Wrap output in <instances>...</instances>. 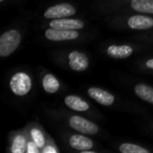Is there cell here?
Returning a JSON list of instances; mask_svg holds the SVG:
<instances>
[{"label": "cell", "mask_w": 153, "mask_h": 153, "mask_svg": "<svg viewBox=\"0 0 153 153\" xmlns=\"http://www.w3.org/2000/svg\"><path fill=\"white\" fill-rule=\"evenodd\" d=\"M21 42V35L18 30H11L3 33L0 37V56L9 57L18 48Z\"/></svg>", "instance_id": "6da1fadb"}, {"label": "cell", "mask_w": 153, "mask_h": 153, "mask_svg": "<svg viewBox=\"0 0 153 153\" xmlns=\"http://www.w3.org/2000/svg\"><path fill=\"white\" fill-rule=\"evenodd\" d=\"M10 87L14 94L23 97L27 94L32 89V79L25 72H17L12 76Z\"/></svg>", "instance_id": "7a4b0ae2"}, {"label": "cell", "mask_w": 153, "mask_h": 153, "mask_svg": "<svg viewBox=\"0 0 153 153\" xmlns=\"http://www.w3.org/2000/svg\"><path fill=\"white\" fill-rule=\"evenodd\" d=\"M69 126L76 131H79L83 134H96L99 131V127L94 122L88 121L79 115H74L68 121Z\"/></svg>", "instance_id": "3957f363"}, {"label": "cell", "mask_w": 153, "mask_h": 153, "mask_svg": "<svg viewBox=\"0 0 153 153\" xmlns=\"http://www.w3.org/2000/svg\"><path fill=\"white\" fill-rule=\"evenodd\" d=\"M76 14V9L69 3H60L51 7L45 11L44 17L46 19H59L74 16Z\"/></svg>", "instance_id": "277c9868"}, {"label": "cell", "mask_w": 153, "mask_h": 153, "mask_svg": "<svg viewBox=\"0 0 153 153\" xmlns=\"http://www.w3.org/2000/svg\"><path fill=\"white\" fill-rule=\"evenodd\" d=\"M68 64L74 71H84L89 65V60L85 53L74 51L68 55Z\"/></svg>", "instance_id": "5b68a950"}, {"label": "cell", "mask_w": 153, "mask_h": 153, "mask_svg": "<svg viewBox=\"0 0 153 153\" xmlns=\"http://www.w3.org/2000/svg\"><path fill=\"white\" fill-rule=\"evenodd\" d=\"M45 37L51 41H66L74 40L79 37V33L76 30H58V28H48L45 32Z\"/></svg>", "instance_id": "8992f818"}, {"label": "cell", "mask_w": 153, "mask_h": 153, "mask_svg": "<svg viewBox=\"0 0 153 153\" xmlns=\"http://www.w3.org/2000/svg\"><path fill=\"white\" fill-rule=\"evenodd\" d=\"M49 27L58 28V30H76L84 27V22L81 19H67V17L53 19L49 22Z\"/></svg>", "instance_id": "52a82bcc"}, {"label": "cell", "mask_w": 153, "mask_h": 153, "mask_svg": "<svg viewBox=\"0 0 153 153\" xmlns=\"http://www.w3.org/2000/svg\"><path fill=\"white\" fill-rule=\"evenodd\" d=\"M88 94L96 102H98L101 105H104V106H110L114 102V96L113 94L98 87H90L88 89Z\"/></svg>", "instance_id": "ba28073f"}, {"label": "cell", "mask_w": 153, "mask_h": 153, "mask_svg": "<svg viewBox=\"0 0 153 153\" xmlns=\"http://www.w3.org/2000/svg\"><path fill=\"white\" fill-rule=\"evenodd\" d=\"M128 26L132 30H149L153 27V19L148 16L135 15L128 19Z\"/></svg>", "instance_id": "9c48e42d"}, {"label": "cell", "mask_w": 153, "mask_h": 153, "mask_svg": "<svg viewBox=\"0 0 153 153\" xmlns=\"http://www.w3.org/2000/svg\"><path fill=\"white\" fill-rule=\"evenodd\" d=\"M69 145L71 148L79 151H87L90 150L94 146V143L87 136H84V134H74L69 138Z\"/></svg>", "instance_id": "30bf717a"}, {"label": "cell", "mask_w": 153, "mask_h": 153, "mask_svg": "<svg viewBox=\"0 0 153 153\" xmlns=\"http://www.w3.org/2000/svg\"><path fill=\"white\" fill-rule=\"evenodd\" d=\"M108 56L115 59H124L128 58L133 53V48L130 45L123 44V45H110L107 48Z\"/></svg>", "instance_id": "8fae6325"}, {"label": "cell", "mask_w": 153, "mask_h": 153, "mask_svg": "<svg viewBox=\"0 0 153 153\" xmlns=\"http://www.w3.org/2000/svg\"><path fill=\"white\" fill-rule=\"evenodd\" d=\"M66 106L69 107L70 109L76 111H86L89 109V105L87 102L83 101L81 98L76 96H67L64 100Z\"/></svg>", "instance_id": "7c38bea8"}, {"label": "cell", "mask_w": 153, "mask_h": 153, "mask_svg": "<svg viewBox=\"0 0 153 153\" xmlns=\"http://www.w3.org/2000/svg\"><path fill=\"white\" fill-rule=\"evenodd\" d=\"M134 92L143 101H146L153 105V87L147 84H137L134 87Z\"/></svg>", "instance_id": "4fadbf2b"}, {"label": "cell", "mask_w": 153, "mask_h": 153, "mask_svg": "<svg viewBox=\"0 0 153 153\" xmlns=\"http://www.w3.org/2000/svg\"><path fill=\"white\" fill-rule=\"evenodd\" d=\"M130 4L136 12L153 14V0H131Z\"/></svg>", "instance_id": "5bb4252c"}, {"label": "cell", "mask_w": 153, "mask_h": 153, "mask_svg": "<svg viewBox=\"0 0 153 153\" xmlns=\"http://www.w3.org/2000/svg\"><path fill=\"white\" fill-rule=\"evenodd\" d=\"M42 85L43 88L46 92L48 94H55L59 90L60 87V83L59 81L57 80L53 74H47L46 76L43 78V81H42Z\"/></svg>", "instance_id": "9a60e30c"}, {"label": "cell", "mask_w": 153, "mask_h": 153, "mask_svg": "<svg viewBox=\"0 0 153 153\" xmlns=\"http://www.w3.org/2000/svg\"><path fill=\"white\" fill-rule=\"evenodd\" d=\"M119 150L122 153H149V150H147L146 148H143L138 145L129 144V143L122 144Z\"/></svg>", "instance_id": "2e32d148"}, {"label": "cell", "mask_w": 153, "mask_h": 153, "mask_svg": "<svg viewBox=\"0 0 153 153\" xmlns=\"http://www.w3.org/2000/svg\"><path fill=\"white\" fill-rule=\"evenodd\" d=\"M25 138L22 135H17L13 140V144L11 147V151L13 153H23L25 152V149L27 148V145H25Z\"/></svg>", "instance_id": "e0dca14e"}, {"label": "cell", "mask_w": 153, "mask_h": 153, "mask_svg": "<svg viewBox=\"0 0 153 153\" xmlns=\"http://www.w3.org/2000/svg\"><path fill=\"white\" fill-rule=\"evenodd\" d=\"M30 134H32V138L35 144H36L39 148H43L45 145V138H44V136H43L42 132L39 129H37V128H34V129L30 131Z\"/></svg>", "instance_id": "ac0fdd59"}, {"label": "cell", "mask_w": 153, "mask_h": 153, "mask_svg": "<svg viewBox=\"0 0 153 153\" xmlns=\"http://www.w3.org/2000/svg\"><path fill=\"white\" fill-rule=\"evenodd\" d=\"M39 147L35 144L34 142L33 143H27V148H26V151L28 153H38L39 152Z\"/></svg>", "instance_id": "d6986e66"}, {"label": "cell", "mask_w": 153, "mask_h": 153, "mask_svg": "<svg viewBox=\"0 0 153 153\" xmlns=\"http://www.w3.org/2000/svg\"><path fill=\"white\" fill-rule=\"evenodd\" d=\"M42 152H43V153H57V152H58V150L55 148V147L47 146V147H43Z\"/></svg>", "instance_id": "ffe728a7"}, {"label": "cell", "mask_w": 153, "mask_h": 153, "mask_svg": "<svg viewBox=\"0 0 153 153\" xmlns=\"http://www.w3.org/2000/svg\"><path fill=\"white\" fill-rule=\"evenodd\" d=\"M146 66L150 69H153V59H150L146 62Z\"/></svg>", "instance_id": "44dd1931"}, {"label": "cell", "mask_w": 153, "mask_h": 153, "mask_svg": "<svg viewBox=\"0 0 153 153\" xmlns=\"http://www.w3.org/2000/svg\"><path fill=\"white\" fill-rule=\"evenodd\" d=\"M0 1H4V0H0Z\"/></svg>", "instance_id": "7402d4cb"}]
</instances>
